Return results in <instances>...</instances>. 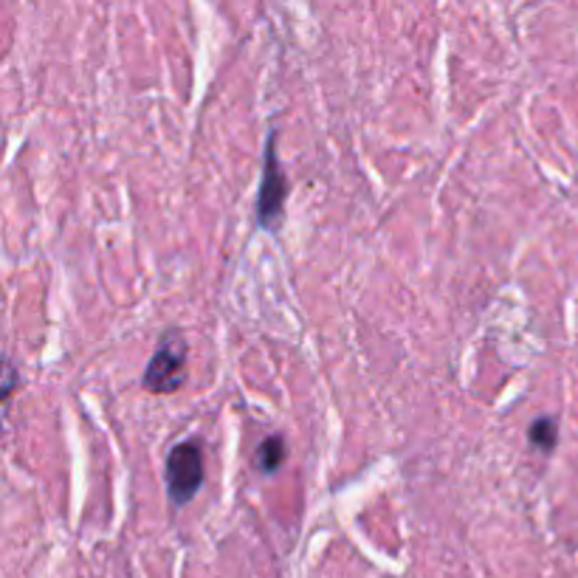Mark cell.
Instances as JSON below:
<instances>
[{
    "mask_svg": "<svg viewBox=\"0 0 578 578\" xmlns=\"http://www.w3.org/2000/svg\"><path fill=\"white\" fill-rule=\"evenodd\" d=\"M144 390L153 395H169L178 392L187 381V339L169 330L164 333L162 344L149 359L147 370H144Z\"/></svg>",
    "mask_w": 578,
    "mask_h": 578,
    "instance_id": "6da1fadb",
    "label": "cell"
},
{
    "mask_svg": "<svg viewBox=\"0 0 578 578\" xmlns=\"http://www.w3.org/2000/svg\"><path fill=\"white\" fill-rule=\"evenodd\" d=\"M167 492L175 505L193 503L195 494L204 485V452L200 443L184 441L169 452L167 457Z\"/></svg>",
    "mask_w": 578,
    "mask_h": 578,
    "instance_id": "7a4b0ae2",
    "label": "cell"
},
{
    "mask_svg": "<svg viewBox=\"0 0 578 578\" xmlns=\"http://www.w3.org/2000/svg\"><path fill=\"white\" fill-rule=\"evenodd\" d=\"M273 147H277V138H273L271 133L266 142L260 198H257V220H260L262 229H280L282 209H286V198H288V180L280 167V158H277V149Z\"/></svg>",
    "mask_w": 578,
    "mask_h": 578,
    "instance_id": "3957f363",
    "label": "cell"
},
{
    "mask_svg": "<svg viewBox=\"0 0 578 578\" xmlns=\"http://www.w3.org/2000/svg\"><path fill=\"white\" fill-rule=\"evenodd\" d=\"M288 457V448H286V437L282 435H271L257 446L255 452V466L260 468L262 474H277L282 468Z\"/></svg>",
    "mask_w": 578,
    "mask_h": 578,
    "instance_id": "277c9868",
    "label": "cell"
},
{
    "mask_svg": "<svg viewBox=\"0 0 578 578\" xmlns=\"http://www.w3.org/2000/svg\"><path fill=\"white\" fill-rule=\"evenodd\" d=\"M528 437L536 448H541V452H554L556 443H559V423H556V417L550 415L536 417V421L530 423Z\"/></svg>",
    "mask_w": 578,
    "mask_h": 578,
    "instance_id": "5b68a950",
    "label": "cell"
},
{
    "mask_svg": "<svg viewBox=\"0 0 578 578\" xmlns=\"http://www.w3.org/2000/svg\"><path fill=\"white\" fill-rule=\"evenodd\" d=\"M12 390H14V368H12V364H7V386H3V399L9 401Z\"/></svg>",
    "mask_w": 578,
    "mask_h": 578,
    "instance_id": "8992f818",
    "label": "cell"
}]
</instances>
